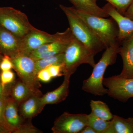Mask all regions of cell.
Instances as JSON below:
<instances>
[{
	"label": "cell",
	"mask_w": 133,
	"mask_h": 133,
	"mask_svg": "<svg viewBox=\"0 0 133 133\" xmlns=\"http://www.w3.org/2000/svg\"><path fill=\"white\" fill-rule=\"evenodd\" d=\"M109 15L114 19L119 28L118 40L120 43L133 34V21L119 13L108 3L102 8Z\"/></svg>",
	"instance_id": "10"
},
{
	"label": "cell",
	"mask_w": 133,
	"mask_h": 133,
	"mask_svg": "<svg viewBox=\"0 0 133 133\" xmlns=\"http://www.w3.org/2000/svg\"><path fill=\"white\" fill-rule=\"evenodd\" d=\"M11 133L8 129L5 127L0 125V133Z\"/></svg>",
	"instance_id": "32"
},
{
	"label": "cell",
	"mask_w": 133,
	"mask_h": 133,
	"mask_svg": "<svg viewBox=\"0 0 133 133\" xmlns=\"http://www.w3.org/2000/svg\"><path fill=\"white\" fill-rule=\"evenodd\" d=\"M104 133H133V117L124 118L114 115Z\"/></svg>",
	"instance_id": "17"
},
{
	"label": "cell",
	"mask_w": 133,
	"mask_h": 133,
	"mask_svg": "<svg viewBox=\"0 0 133 133\" xmlns=\"http://www.w3.org/2000/svg\"><path fill=\"white\" fill-rule=\"evenodd\" d=\"M9 97V96L8 91L6 90V88L3 87L0 80V97L7 98Z\"/></svg>",
	"instance_id": "30"
},
{
	"label": "cell",
	"mask_w": 133,
	"mask_h": 133,
	"mask_svg": "<svg viewBox=\"0 0 133 133\" xmlns=\"http://www.w3.org/2000/svg\"><path fill=\"white\" fill-rule=\"evenodd\" d=\"M65 15L73 36L95 55L106 49L103 44L87 24L71 9L70 7L59 5Z\"/></svg>",
	"instance_id": "3"
},
{
	"label": "cell",
	"mask_w": 133,
	"mask_h": 133,
	"mask_svg": "<svg viewBox=\"0 0 133 133\" xmlns=\"http://www.w3.org/2000/svg\"><path fill=\"white\" fill-rule=\"evenodd\" d=\"M37 76L39 81L45 83L50 82L52 78L48 68L39 71L37 73Z\"/></svg>",
	"instance_id": "27"
},
{
	"label": "cell",
	"mask_w": 133,
	"mask_h": 133,
	"mask_svg": "<svg viewBox=\"0 0 133 133\" xmlns=\"http://www.w3.org/2000/svg\"><path fill=\"white\" fill-rule=\"evenodd\" d=\"M7 98L0 97V125L5 127L12 133V129L6 121L5 116V105Z\"/></svg>",
	"instance_id": "24"
},
{
	"label": "cell",
	"mask_w": 133,
	"mask_h": 133,
	"mask_svg": "<svg viewBox=\"0 0 133 133\" xmlns=\"http://www.w3.org/2000/svg\"><path fill=\"white\" fill-rule=\"evenodd\" d=\"M70 8L87 24L106 49L119 43L118 40V26L112 18L106 19L76 9L73 6Z\"/></svg>",
	"instance_id": "2"
},
{
	"label": "cell",
	"mask_w": 133,
	"mask_h": 133,
	"mask_svg": "<svg viewBox=\"0 0 133 133\" xmlns=\"http://www.w3.org/2000/svg\"><path fill=\"white\" fill-rule=\"evenodd\" d=\"M111 4L116 10L123 15L129 6L133 3V0H105Z\"/></svg>",
	"instance_id": "22"
},
{
	"label": "cell",
	"mask_w": 133,
	"mask_h": 133,
	"mask_svg": "<svg viewBox=\"0 0 133 133\" xmlns=\"http://www.w3.org/2000/svg\"><path fill=\"white\" fill-rule=\"evenodd\" d=\"M15 133H41L42 131L35 127L31 122V120L23 121L22 124L15 131Z\"/></svg>",
	"instance_id": "23"
},
{
	"label": "cell",
	"mask_w": 133,
	"mask_h": 133,
	"mask_svg": "<svg viewBox=\"0 0 133 133\" xmlns=\"http://www.w3.org/2000/svg\"><path fill=\"white\" fill-rule=\"evenodd\" d=\"M110 122L100 118L92 112L88 115V126L91 127L96 133H104Z\"/></svg>",
	"instance_id": "21"
},
{
	"label": "cell",
	"mask_w": 133,
	"mask_h": 133,
	"mask_svg": "<svg viewBox=\"0 0 133 133\" xmlns=\"http://www.w3.org/2000/svg\"><path fill=\"white\" fill-rule=\"evenodd\" d=\"M95 55L74 36L64 52L62 66L63 76L71 77L83 64L90 65L93 68L96 64Z\"/></svg>",
	"instance_id": "4"
},
{
	"label": "cell",
	"mask_w": 133,
	"mask_h": 133,
	"mask_svg": "<svg viewBox=\"0 0 133 133\" xmlns=\"http://www.w3.org/2000/svg\"><path fill=\"white\" fill-rule=\"evenodd\" d=\"M0 26L23 38L36 29L23 12L12 7H0Z\"/></svg>",
	"instance_id": "5"
},
{
	"label": "cell",
	"mask_w": 133,
	"mask_h": 133,
	"mask_svg": "<svg viewBox=\"0 0 133 133\" xmlns=\"http://www.w3.org/2000/svg\"><path fill=\"white\" fill-rule=\"evenodd\" d=\"M120 43H118L106 49L100 59L93 67L91 76L83 81L82 90L95 96H102L107 94V88H104L103 80L105 71L109 65L116 62L119 54Z\"/></svg>",
	"instance_id": "1"
},
{
	"label": "cell",
	"mask_w": 133,
	"mask_h": 133,
	"mask_svg": "<svg viewBox=\"0 0 133 133\" xmlns=\"http://www.w3.org/2000/svg\"><path fill=\"white\" fill-rule=\"evenodd\" d=\"M3 56L2 54L1 53H0V62H1V61L2 59Z\"/></svg>",
	"instance_id": "33"
},
{
	"label": "cell",
	"mask_w": 133,
	"mask_h": 133,
	"mask_svg": "<svg viewBox=\"0 0 133 133\" xmlns=\"http://www.w3.org/2000/svg\"><path fill=\"white\" fill-rule=\"evenodd\" d=\"M70 31V28H68L64 32L51 35L36 28L21 39L20 53L28 55L44 44L63 38Z\"/></svg>",
	"instance_id": "7"
},
{
	"label": "cell",
	"mask_w": 133,
	"mask_h": 133,
	"mask_svg": "<svg viewBox=\"0 0 133 133\" xmlns=\"http://www.w3.org/2000/svg\"><path fill=\"white\" fill-rule=\"evenodd\" d=\"M64 80L58 88L49 92L41 98V102L43 105L55 104L64 101L69 94V84L70 76H65Z\"/></svg>",
	"instance_id": "14"
},
{
	"label": "cell",
	"mask_w": 133,
	"mask_h": 133,
	"mask_svg": "<svg viewBox=\"0 0 133 133\" xmlns=\"http://www.w3.org/2000/svg\"><path fill=\"white\" fill-rule=\"evenodd\" d=\"M81 133H96L95 131L92 129L90 126H87L86 127Z\"/></svg>",
	"instance_id": "31"
},
{
	"label": "cell",
	"mask_w": 133,
	"mask_h": 133,
	"mask_svg": "<svg viewBox=\"0 0 133 133\" xmlns=\"http://www.w3.org/2000/svg\"><path fill=\"white\" fill-rule=\"evenodd\" d=\"M21 38L0 26V53L12 57L20 53Z\"/></svg>",
	"instance_id": "12"
},
{
	"label": "cell",
	"mask_w": 133,
	"mask_h": 133,
	"mask_svg": "<svg viewBox=\"0 0 133 133\" xmlns=\"http://www.w3.org/2000/svg\"><path fill=\"white\" fill-rule=\"evenodd\" d=\"M90 106L91 112L95 116L104 120L109 121L113 117L108 106L105 102L100 101L91 100Z\"/></svg>",
	"instance_id": "19"
},
{
	"label": "cell",
	"mask_w": 133,
	"mask_h": 133,
	"mask_svg": "<svg viewBox=\"0 0 133 133\" xmlns=\"http://www.w3.org/2000/svg\"><path fill=\"white\" fill-rule=\"evenodd\" d=\"M93 1L95 2H96V1H97V0H93Z\"/></svg>",
	"instance_id": "34"
},
{
	"label": "cell",
	"mask_w": 133,
	"mask_h": 133,
	"mask_svg": "<svg viewBox=\"0 0 133 133\" xmlns=\"http://www.w3.org/2000/svg\"><path fill=\"white\" fill-rule=\"evenodd\" d=\"M15 74L11 70L1 71L0 73V80L3 86L6 88V86L14 82Z\"/></svg>",
	"instance_id": "25"
},
{
	"label": "cell",
	"mask_w": 133,
	"mask_h": 133,
	"mask_svg": "<svg viewBox=\"0 0 133 133\" xmlns=\"http://www.w3.org/2000/svg\"><path fill=\"white\" fill-rule=\"evenodd\" d=\"M88 126V115L64 112L56 119L51 128L53 133H81Z\"/></svg>",
	"instance_id": "8"
},
{
	"label": "cell",
	"mask_w": 133,
	"mask_h": 133,
	"mask_svg": "<svg viewBox=\"0 0 133 133\" xmlns=\"http://www.w3.org/2000/svg\"><path fill=\"white\" fill-rule=\"evenodd\" d=\"M8 93L10 97L16 102L18 106L22 102L33 95H43L41 92H37L33 90L19 79L14 83Z\"/></svg>",
	"instance_id": "15"
},
{
	"label": "cell",
	"mask_w": 133,
	"mask_h": 133,
	"mask_svg": "<svg viewBox=\"0 0 133 133\" xmlns=\"http://www.w3.org/2000/svg\"><path fill=\"white\" fill-rule=\"evenodd\" d=\"M42 97L38 95H33L19 105V113L23 119L31 120L42 112L45 107L41 102Z\"/></svg>",
	"instance_id": "13"
},
{
	"label": "cell",
	"mask_w": 133,
	"mask_h": 133,
	"mask_svg": "<svg viewBox=\"0 0 133 133\" xmlns=\"http://www.w3.org/2000/svg\"><path fill=\"white\" fill-rule=\"evenodd\" d=\"M10 58L19 79L31 90L41 92L39 88L41 85L36 72V61L29 55L22 53Z\"/></svg>",
	"instance_id": "6"
},
{
	"label": "cell",
	"mask_w": 133,
	"mask_h": 133,
	"mask_svg": "<svg viewBox=\"0 0 133 133\" xmlns=\"http://www.w3.org/2000/svg\"><path fill=\"white\" fill-rule=\"evenodd\" d=\"M76 9L91 14L103 17H108L109 15L102 8L98 6L93 0H69Z\"/></svg>",
	"instance_id": "18"
},
{
	"label": "cell",
	"mask_w": 133,
	"mask_h": 133,
	"mask_svg": "<svg viewBox=\"0 0 133 133\" xmlns=\"http://www.w3.org/2000/svg\"><path fill=\"white\" fill-rule=\"evenodd\" d=\"M5 116L6 121L12 129V133H14L24 121L19 114L18 105L9 97L6 101Z\"/></svg>",
	"instance_id": "16"
},
{
	"label": "cell",
	"mask_w": 133,
	"mask_h": 133,
	"mask_svg": "<svg viewBox=\"0 0 133 133\" xmlns=\"http://www.w3.org/2000/svg\"><path fill=\"white\" fill-rule=\"evenodd\" d=\"M123 15L133 21V3L129 6Z\"/></svg>",
	"instance_id": "29"
},
{
	"label": "cell",
	"mask_w": 133,
	"mask_h": 133,
	"mask_svg": "<svg viewBox=\"0 0 133 133\" xmlns=\"http://www.w3.org/2000/svg\"><path fill=\"white\" fill-rule=\"evenodd\" d=\"M62 66L63 65H53L48 67L52 78L63 76Z\"/></svg>",
	"instance_id": "28"
},
{
	"label": "cell",
	"mask_w": 133,
	"mask_h": 133,
	"mask_svg": "<svg viewBox=\"0 0 133 133\" xmlns=\"http://www.w3.org/2000/svg\"><path fill=\"white\" fill-rule=\"evenodd\" d=\"M64 61V53H61L50 57L38 59L35 62L36 72L37 74L42 69L48 68L53 65H63Z\"/></svg>",
	"instance_id": "20"
},
{
	"label": "cell",
	"mask_w": 133,
	"mask_h": 133,
	"mask_svg": "<svg viewBox=\"0 0 133 133\" xmlns=\"http://www.w3.org/2000/svg\"><path fill=\"white\" fill-rule=\"evenodd\" d=\"M103 84L108 90V96L115 99L125 103L133 97V78H123L115 75L104 78Z\"/></svg>",
	"instance_id": "9"
},
{
	"label": "cell",
	"mask_w": 133,
	"mask_h": 133,
	"mask_svg": "<svg viewBox=\"0 0 133 133\" xmlns=\"http://www.w3.org/2000/svg\"><path fill=\"white\" fill-rule=\"evenodd\" d=\"M119 54L123 63V69L119 77L133 78V34L120 43Z\"/></svg>",
	"instance_id": "11"
},
{
	"label": "cell",
	"mask_w": 133,
	"mask_h": 133,
	"mask_svg": "<svg viewBox=\"0 0 133 133\" xmlns=\"http://www.w3.org/2000/svg\"><path fill=\"white\" fill-rule=\"evenodd\" d=\"M14 67L11 58L7 55H3L0 62V70L1 71L10 70L14 69Z\"/></svg>",
	"instance_id": "26"
}]
</instances>
